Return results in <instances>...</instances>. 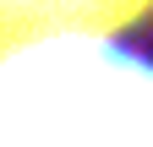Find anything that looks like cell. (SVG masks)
I'll use <instances>...</instances> for the list:
<instances>
[{"label": "cell", "instance_id": "7a4b0ae2", "mask_svg": "<svg viewBox=\"0 0 153 147\" xmlns=\"http://www.w3.org/2000/svg\"><path fill=\"white\" fill-rule=\"evenodd\" d=\"M153 0H0V38H115L120 27H137Z\"/></svg>", "mask_w": 153, "mask_h": 147}, {"label": "cell", "instance_id": "6da1fadb", "mask_svg": "<svg viewBox=\"0 0 153 147\" xmlns=\"http://www.w3.org/2000/svg\"><path fill=\"white\" fill-rule=\"evenodd\" d=\"M0 147H153V54L120 38H0Z\"/></svg>", "mask_w": 153, "mask_h": 147}]
</instances>
